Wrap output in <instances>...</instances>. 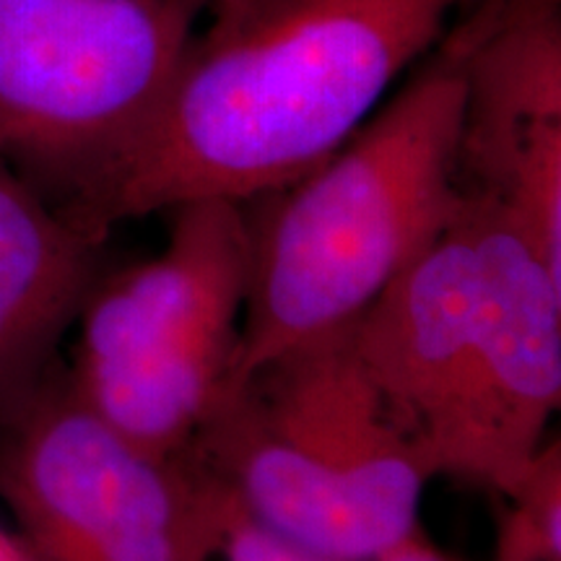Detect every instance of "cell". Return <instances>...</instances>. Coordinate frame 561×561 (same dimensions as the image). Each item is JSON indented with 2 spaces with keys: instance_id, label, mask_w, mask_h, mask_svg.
Returning <instances> with one entry per match:
<instances>
[{
  "instance_id": "cell-11",
  "label": "cell",
  "mask_w": 561,
  "mask_h": 561,
  "mask_svg": "<svg viewBox=\"0 0 561 561\" xmlns=\"http://www.w3.org/2000/svg\"><path fill=\"white\" fill-rule=\"evenodd\" d=\"M481 191L494 195L561 284V123L525 133Z\"/></svg>"
},
{
  "instance_id": "cell-3",
  "label": "cell",
  "mask_w": 561,
  "mask_h": 561,
  "mask_svg": "<svg viewBox=\"0 0 561 561\" xmlns=\"http://www.w3.org/2000/svg\"><path fill=\"white\" fill-rule=\"evenodd\" d=\"M193 453L255 520L331 561H375L403 541L434 479L348 325L250 375Z\"/></svg>"
},
{
  "instance_id": "cell-5",
  "label": "cell",
  "mask_w": 561,
  "mask_h": 561,
  "mask_svg": "<svg viewBox=\"0 0 561 561\" xmlns=\"http://www.w3.org/2000/svg\"><path fill=\"white\" fill-rule=\"evenodd\" d=\"M195 32L182 0H0V164L81 229Z\"/></svg>"
},
{
  "instance_id": "cell-6",
  "label": "cell",
  "mask_w": 561,
  "mask_h": 561,
  "mask_svg": "<svg viewBox=\"0 0 561 561\" xmlns=\"http://www.w3.org/2000/svg\"><path fill=\"white\" fill-rule=\"evenodd\" d=\"M0 500L37 561H210L229 489L193 450H140L47 382L0 426Z\"/></svg>"
},
{
  "instance_id": "cell-2",
  "label": "cell",
  "mask_w": 561,
  "mask_h": 561,
  "mask_svg": "<svg viewBox=\"0 0 561 561\" xmlns=\"http://www.w3.org/2000/svg\"><path fill=\"white\" fill-rule=\"evenodd\" d=\"M466 79L450 53L398 89L339 151L271 193L229 390L343 331L458 214Z\"/></svg>"
},
{
  "instance_id": "cell-12",
  "label": "cell",
  "mask_w": 561,
  "mask_h": 561,
  "mask_svg": "<svg viewBox=\"0 0 561 561\" xmlns=\"http://www.w3.org/2000/svg\"><path fill=\"white\" fill-rule=\"evenodd\" d=\"M561 447H538L510 491L515 502L507 515L536 546L541 561H561Z\"/></svg>"
},
{
  "instance_id": "cell-4",
  "label": "cell",
  "mask_w": 561,
  "mask_h": 561,
  "mask_svg": "<svg viewBox=\"0 0 561 561\" xmlns=\"http://www.w3.org/2000/svg\"><path fill=\"white\" fill-rule=\"evenodd\" d=\"M172 210L157 257L94 280L66 380L104 424L167 458L191 453L227 398L252 261L242 203Z\"/></svg>"
},
{
  "instance_id": "cell-14",
  "label": "cell",
  "mask_w": 561,
  "mask_h": 561,
  "mask_svg": "<svg viewBox=\"0 0 561 561\" xmlns=\"http://www.w3.org/2000/svg\"><path fill=\"white\" fill-rule=\"evenodd\" d=\"M496 561H541L530 538L517 528L510 515L500 523V543H496Z\"/></svg>"
},
{
  "instance_id": "cell-17",
  "label": "cell",
  "mask_w": 561,
  "mask_h": 561,
  "mask_svg": "<svg viewBox=\"0 0 561 561\" xmlns=\"http://www.w3.org/2000/svg\"><path fill=\"white\" fill-rule=\"evenodd\" d=\"M182 3H185L187 9H193L195 16L203 19V16H214V13L229 9V5L240 3V0H182Z\"/></svg>"
},
{
  "instance_id": "cell-7",
  "label": "cell",
  "mask_w": 561,
  "mask_h": 561,
  "mask_svg": "<svg viewBox=\"0 0 561 561\" xmlns=\"http://www.w3.org/2000/svg\"><path fill=\"white\" fill-rule=\"evenodd\" d=\"M471 201L479 314L466 377L424 453L434 476L510 494L561 398V284L494 195Z\"/></svg>"
},
{
  "instance_id": "cell-8",
  "label": "cell",
  "mask_w": 561,
  "mask_h": 561,
  "mask_svg": "<svg viewBox=\"0 0 561 561\" xmlns=\"http://www.w3.org/2000/svg\"><path fill=\"white\" fill-rule=\"evenodd\" d=\"M479 314V240L468 193L447 229L348 325L356 359L421 447L466 377Z\"/></svg>"
},
{
  "instance_id": "cell-15",
  "label": "cell",
  "mask_w": 561,
  "mask_h": 561,
  "mask_svg": "<svg viewBox=\"0 0 561 561\" xmlns=\"http://www.w3.org/2000/svg\"><path fill=\"white\" fill-rule=\"evenodd\" d=\"M375 561H455V559L445 557L439 549H434V546L426 541L416 528L413 533H409L403 541H398L396 546H390L388 551L380 553Z\"/></svg>"
},
{
  "instance_id": "cell-16",
  "label": "cell",
  "mask_w": 561,
  "mask_h": 561,
  "mask_svg": "<svg viewBox=\"0 0 561 561\" xmlns=\"http://www.w3.org/2000/svg\"><path fill=\"white\" fill-rule=\"evenodd\" d=\"M0 561H37L34 553L26 549L19 533H9L0 525Z\"/></svg>"
},
{
  "instance_id": "cell-10",
  "label": "cell",
  "mask_w": 561,
  "mask_h": 561,
  "mask_svg": "<svg viewBox=\"0 0 561 561\" xmlns=\"http://www.w3.org/2000/svg\"><path fill=\"white\" fill-rule=\"evenodd\" d=\"M450 55L466 79L460 170L481 182L525 133L561 123V24L557 0H510Z\"/></svg>"
},
{
  "instance_id": "cell-1",
  "label": "cell",
  "mask_w": 561,
  "mask_h": 561,
  "mask_svg": "<svg viewBox=\"0 0 561 561\" xmlns=\"http://www.w3.org/2000/svg\"><path fill=\"white\" fill-rule=\"evenodd\" d=\"M468 0H240L182 55L81 229L291 185L375 115Z\"/></svg>"
},
{
  "instance_id": "cell-9",
  "label": "cell",
  "mask_w": 561,
  "mask_h": 561,
  "mask_svg": "<svg viewBox=\"0 0 561 561\" xmlns=\"http://www.w3.org/2000/svg\"><path fill=\"white\" fill-rule=\"evenodd\" d=\"M100 244L0 164V426L50 382L55 351L100 278Z\"/></svg>"
},
{
  "instance_id": "cell-13",
  "label": "cell",
  "mask_w": 561,
  "mask_h": 561,
  "mask_svg": "<svg viewBox=\"0 0 561 561\" xmlns=\"http://www.w3.org/2000/svg\"><path fill=\"white\" fill-rule=\"evenodd\" d=\"M227 486V483H224ZM229 489V486H227ZM224 561H331L305 546L289 541L268 525L250 515L229 491V507L224 517L219 553Z\"/></svg>"
}]
</instances>
